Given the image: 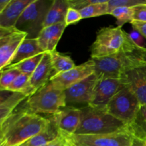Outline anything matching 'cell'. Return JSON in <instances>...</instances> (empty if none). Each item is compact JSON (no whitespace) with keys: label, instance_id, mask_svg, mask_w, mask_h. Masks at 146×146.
Wrapping results in <instances>:
<instances>
[{"label":"cell","instance_id":"obj_32","mask_svg":"<svg viewBox=\"0 0 146 146\" xmlns=\"http://www.w3.org/2000/svg\"><path fill=\"white\" fill-rule=\"evenodd\" d=\"M81 19H82V17H81V13L78 10L69 7L68 11H67L66 16V25L67 27V26L71 25V24H76L78 21H79Z\"/></svg>","mask_w":146,"mask_h":146},{"label":"cell","instance_id":"obj_15","mask_svg":"<svg viewBox=\"0 0 146 146\" xmlns=\"http://www.w3.org/2000/svg\"><path fill=\"white\" fill-rule=\"evenodd\" d=\"M54 75L51 54L45 53L40 64L30 76L29 86L32 95L41 87L48 84Z\"/></svg>","mask_w":146,"mask_h":146},{"label":"cell","instance_id":"obj_4","mask_svg":"<svg viewBox=\"0 0 146 146\" xmlns=\"http://www.w3.org/2000/svg\"><path fill=\"white\" fill-rule=\"evenodd\" d=\"M66 107L65 92L49 81L29 97L24 109L31 113L53 115Z\"/></svg>","mask_w":146,"mask_h":146},{"label":"cell","instance_id":"obj_1","mask_svg":"<svg viewBox=\"0 0 146 146\" xmlns=\"http://www.w3.org/2000/svg\"><path fill=\"white\" fill-rule=\"evenodd\" d=\"M49 123L50 118L24 108L14 111L0 124V146H20L41 133Z\"/></svg>","mask_w":146,"mask_h":146},{"label":"cell","instance_id":"obj_35","mask_svg":"<svg viewBox=\"0 0 146 146\" xmlns=\"http://www.w3.org/2000/svg\"><path fill=\"white\" fill-rule=\"evenodd\" d=\"M60 134H61V139H62L63 146H77L76 143L71 139L69 135L61 132V131H60Z\"/></svg>","mask_w":146,"mask_h":146},{"label":"cell","instance_id":"obj_23","mask_svg":"<svg viewBox=\"0 0 146 146\" xmlns=\"http://www.w3.org/2000/svg\"><path fill=\"white\" fill-rule=\"evenodd\" d=\"M50 54L54 75L69 71L76 66L75 63L69 56L61 54L56 50Z\"/></svg>","mask_w":146,"mask_h":146},{"label":"cell","instance_id":"obj_40","mask_svg":"<svg viewBox=\"0 0 146 146\" xmlns=\"http://www.w3.org/2000/svg\"><path fill=\"white\" fill-rule=\"evenodd\" d=\"M145 141V145H146V141Z\"/></svg>","mask_w":146,"mask_h":146},{"label":"cell","instance_id":"obj_27","mask_svg":"<svg viewBox=\"0 0 146 146\" xmlns=\"http://www.w3.org/2000/svg\"><path fill=\"white\" fill-rule=\"evenodd\" d=\"M110 14L115 17L118 27H122L126 23L133 21V9L131 7H117L111 11Z\"/></svg>","mask_w":146,"mask_h":146},{"label":"cell","instance_id":"obj_2","mask_svg":"<svg viewBox=\"0 0 146 146\" xmlns=\"http://www.w3.org/2000/svg\"><path fill=\"white\" fill-rule=\"evenodd\" d=\"M81 117L74 135H91L128 131V125L103 110L89 106L81 108Z\"/></svg>","mask_w":146,"mask_h":146},{"label":"cell","instance_id":"obj_37","mask_svg":"<svg viewBox=\"0 0 146 146\" xmlns=\"http://www.w3.org/2000/svg\"><path fill=\"white\" fill-rule=\"evenodd\" d=\"M132 146H146L145 141L142 140L138 139V138H133L132 141Z\"/></svg>","mask_w":146,"mask_h":146},{"label":"cell","instance_id":"obj_5","mask_svg":"<svg viewBox=\"0 0 146 146\" xmlns=\"http://www.w3.org/2000/svg\"><path fill=\"white\" fill-rule=\"evenodd\" d=\"M93 60L95 63V74L98 77L120 78L125 68L146 60V48L138 47L134 50H125L111 56Z\"/></svg>","mask_w":146,"mask_h":146},{"label":"cell","instance_id":"obj_8","mask_svg":"<svg viewBox=\"0 0 146 146\" xmlns=\"http://www.w3.org/2000/svg\"><path fill=\"white\" fill-rule=\"evenodd\" d=\"M120 78L124 86L136 96L141 105L146 104V60L125 68Z\"/></svg>","mask_w":146,"mask_h":146},{"label":"cell","instance_id":"obj_16","mask_svg":"<svg viewBox=\"0 0 146 146\" xmlns=\"http://www.w3.org/2000/svg\"><path fill=\"white\" fill-rule=\"evenodd\" d=\"M66 27V23H61L43 29L37 40L44 52L51 53L56 51L57 44L61 39Z\"/></svg>","mask_w":146,"mask_h":146},{"label":"cell","instance_id":"obj_22","mask_svg":"<svg viewBox=\"0 0 146 146\" xmlns=\"http://www.w3.org/2000/svg\"><path fill=\"white\" fill-rule=\"evenodd\" d=\"M128 132L133 138L146 140V104L141 105L133 119L127 126Z\"/></svg>","mask_w":146,"mask_h":146},{"label":"cell","instance_id":"obj_30","mask_svg":"<svg viewBox=\"0 0 146 146\" xmlns=\"http://www.w3.org/2000/svg\"><path fill=\"white\" fill-rule=\"evenodd\" d=\"M102 1L103 0H68L69 7L78 11L90 5L98 4Z\"/></svg>","mask_w":146,"mask_h":146},{"label":"cell","instance_id":"obj_28","mask_svg":"<svg viewBox=\"0 0 146 146\" xmlns=\"http://www.w3.org/2000/svg\"><path fill=\"white\" fill-rule=\"evenodd\" d=\"M21 74L17 68H6L1 71L0 77V89L1 91H6L12 84L15 78Z\"/></svg>","mask_w":146,"mask_h":146},{"label":"cell","instance_id":"obj_29","mask_svg":"<svg viewBox=\"0 0 146 146\" xmlns=\"http://www.w3.org/2000/svg\"><path fill=\"white\" fill-rule=\"evenodd\" d=\"M143 4H146V0H109L108 3V14H110L111 11L117 7H125L132 8Z\"/></svg>","mask_w":146,"mask_h":146},{"label":"cell","instance_id":"obj_13","mask_svg":"<svg viewBox=\"0 0 146 146\" xmlns=\"http://www.w3.org/2000/svg\"><path fill=\"white\" fill-rule=\"evenodd\" d=\"M98 76L94 73L80 82L69 87L65 92L67 104H85L88 106L92 98Z\"/></svg>","mask_w":146,"mask_h":146},{"label":"cell","instance_id":"obj_39","mask_svg":"<svg viewBox=\"0 0 146 146\" xmlns=\"http://www.w3.org/2000/svg\"><path fill=\"white\" fill-rule=\"evenodd\" d=\"M71 139H72V138H71ZM73 141H74V140H73ZM74 142H75V141H74ZM75 143H76V144L77 145V146H96V145H91V144L82 143H76V142H75Z\"/></svg>","mask_w":146,"mask_h":146},{"label":"cell","instance_id":"obj_6","mask_svg":"<svg viewBox=\"0 0 146 146\" xmlns=\"http://www.w3.org/2000/svg\"><path fill=\"white\" fill-rule=\"evenodd\" d=\"M52 3L53 0H33L17 21L16 28L27 33V38H38Z\"/></svg>","mask_w":146,"mask_h":146},{"label":"cell","instance_id":"obj_31","mask_svg":"<svg viewBox=\"0 0 146 146\" xmlns=\"http://www.w3.org/2000/svg\"><path fill=\"white\" fill-rule=\"evenodd\" d=\"M133 21L146 22V4L132 7Z\"/></svg>","mask_w":146,"mask_h":146},{"label":"cell","instance_id":"obj_10","mask_svg":"<svg viewBox=\"0 0 146 146\" xmlns=\"http://www.w3.org/2000/svg\"><path fill=\"white\" fill-rule=\"evenodd\" d=\"M123 87V84L120 78L98 77L92 98L88 106L104 111L111 98Z\"/></svg>","mask_w":146,"mask_h":146},{"label":"cell","instance_id":"obj_12","mask_svg":"<svg viewBox=\"0 0 146 146\" xmlns=\"http://www.w3.org/2000/svg\"><path fill=\"white\" fill-rule=\"evenodd\" d=\"M76 143L96 146H132L133 137L128 132H118L102 135H69Z\"/></svg>","mask_w":146,"mask_h":146},{"label":"cell","instance_id":"obj_20","mask_svg":"<svg viewBox=\"0 0 146 146\" xmlns=\"http://www.w3.org/2000/svg\"><path fill=\"white\" fill-rule=\"evenodd\" d=\"M69 8L68 0H53V3L48 11L44 28L54 24L65 23L66 16Z\"/></svg>","mask_w":146,"mask_h":146},{"label":"cell","instance_id":"obj_34","mask_svg":"<svg viewBox=\"0 0 146 146\" xmlns=\"http://www.w3.org/2000/svg\"><path fill=\"white\" fill-rule=\"evenodd\" d=\"M133 28L138 30L146 39V22H140V21H133L131 23Z\"/></svg>","mask_w":146,"mask_h":146},{"label":"cell","instance_id":"obj_11","mask_svg":"<svg viewBox=\"0 0 146 146\" xmlns=\"http://www.w3.org/2000/svg\"><path fill=\"white\" fill-rule=\"evenodd\" d=\"M95 73V63L92 58L66 72L56 74L51 77L50 81L58 88L65 91L74 84Z\"/></svg>","mask_w":146,"mask_h":146},{"label":"cell","instance_id":"obj_17","mask_svg":"<svg viewBox=\"0 0 146 146\" xmlns=\"http://www.w3.org/2000/svg\"><path fill=\"white\" fill-rule=\"evenodd\" d=\"M33 0H11L7 8L0 13V27L11 28L16 24L25 9Z\"/></svg>","mask_w":146,"mask_h":146},{"label":"cell","instance_id":"obj_36","mask_svg":"<svg viewBox=\"0 0 146 146\" xmlns=\"http://www.w3.org/2000/svg\"><path fill=\"white\" fill-rule=\"evenodd\" d=\"M11 0H0V13L2 12L9 4Z\"/></svg>","mask_w":146,"mask_h":146},{"label":"cell","instance_id":"obj_38","mask_svg":"<svg viewBox=\"0 0 146 146\" xmlns=\"http://www.w3.org/2000/svg\"><path fill=\"white\" fill-rule=\"evenodd\" d=\"M48 146H63V143H62V139H61V134H60V137L56 140V141L53 142L52 143L50 144Z\"/></svg>","mask_w":146,"mask_h":146},{"label":"cell","instance_id":"obj_3","mask_svg":"<svg viewBox=\"0 0 146 146\" xmlns=\"http://www.w3.org/2000/svg\"><path fill=\"white\" fill-rule=\"evenodd\" d=\"M129 34L121 27H108L101 28L97 32L95 41L91 46L92 59L111 56L125 50L138 48Z\"/></svg>","mask_w":146,"mask_h":146},{"label":"cell","instance_id":"obj_18","mask_svg":"<svg viewBox=\"0 0 146 146\" xmlns=\"http://www.w3.org/2000/svg\"><path fill=\"white\" fill-rule=\"evenodd\" d=\"M29 96L21 92L1 91L0 97V124L4 123L15 111L17 106Z\"/></svg>","mask_w":146,"mask_h":146},{"label":"cell","instance_id":"obj_26","mask_svg":"<svg viewBox=\"0 0 146 146\" xmlns=\"http://www.w3.org/2000/svg\"><path fill=\"white\" fill-rule=\"evenodd\" d=\"M29 75L21 73L6 91H11V92H21L27 95L29 97L31 96L32 93L29 86Z\"/></svg>","mask_w":146,"mask_h":146},{"label":"cell","instance_id":"obj_19","mask_svg":"<svg viewBox=\"0 0 146 146\" xmlns=\"http://www.w3.org/2000/svg\"><path fill=\"white\" fill-rule=\"evenodd\" d=\"M59 137V130L52 118H50V123L45 129L20 146H48Z\"/></svg>","mask_w":146,"mask_h":146},{"label":"cell","instance_id":"obj_41","mask_svg":"<svg viewBox=\"0 0 146 146\" xmlns=\"http://www.w3.org/2000/svg\"><path fill=\"white\" fill-rule=\"evenodd\" d=\"M145 141H146V140H145Z\"/></svg>","mask_w":146,"mask_h":146},{"label":"cell","instance_id":"obj_7","mask_svg":"<svg viewBox=\"0 0 146 146\" xmlns=\"http://www.w3.org/2000/svg\"><path fill=\"white\" fill-rule=\"evenodd\" d=\"M141 106L136 96L124 86L107 104L106 112L128 125L131 122Z\"/></svg>","mask_w":146,"mask_h":146},{"label":"cell","instance_id":"obj_25","mask_svg":"<svg viewBox=\"0 0 146 146\" xmlns=\"http://www.w3.org/2000/svg\"><path fill=\"white\" fill-rule=\"evenodd\" d=\"M109 0H103L102 2L92 4L80 10L82 19L99 17L108 14V3Z\"/></svg>","mask_w":146,"mask_h":146},{"label":"cell","instance_id":"obj_14","mask_svg":"<svg viewBox=\"0 0 146 146\" xmlns=\"http://www.w3.org/2000/svg\"><path fill=\"white\" fill-rule=\"evenodd\" d=\"M81 117V108L68 106L60 110L51 118L59 131L68 135H74L80 124Z\"/></svg>","mask_w":146,"mask_h":146},{"label":"cell","instance_id":"obj_24","mask_svg":"<svg viewBox=\"0 0 146 146\" xmlns=\"http://www.w3.org/2000/svg\"><path fill=\"white\" fill-rule=\"evenodd\" d=\"M44 54L45 53H41V54L35 56L24 60V61H21V62L18 63L17 64L8 66L6 68H17L21 73L28 74V75H29L31 76V74L34 73V71H35L36 68H37L38 64H40V62L42 60Z\"/></svg>","mask_w":146,"mask_h":146},{"label":"cell","instance_id":"obj_9","mask_svg":"<svg viewBox=\"0 0 146 146\" xmlns=\"http://www.w3.org/2000/svg\"><path fill=\"white\" fill-rule=\"evenodd\" d=\"M27 33L16 27H0V69L10 65L21 43L27 38Z\"/></svg>","mask_w":146,"mask_h":146},{"label":"cell","instance_id":"obj_21","mask_svg":"<svg viewBox=\"0 0 146 146\" xmlns=\"http://www.w3.org/2000/svg\"><path fill=\"white\" fill-rule=\"evenodd\" d=\"M41 53L45 52H44L40 47L37 38H25L19 47L10 65L17 64L24 60L35 56Z\"/></svg>","mask_w":146,"mask_h":146},{"label":"cell","instance_id":"obj_33","mask_svg":"<svg viewBox=\"0 0 146 146\" xmlns=\"http://www.w3.org/2000/svg\"><path fill=\"white\" fill-rule=\"evenodd\" d=\"M129 36L135 45L140 48H146L145 38L138 30L133 29L132 31L129 33Z\"/></svg>","mask_w":146,"mask_h":146}]
</instances>
